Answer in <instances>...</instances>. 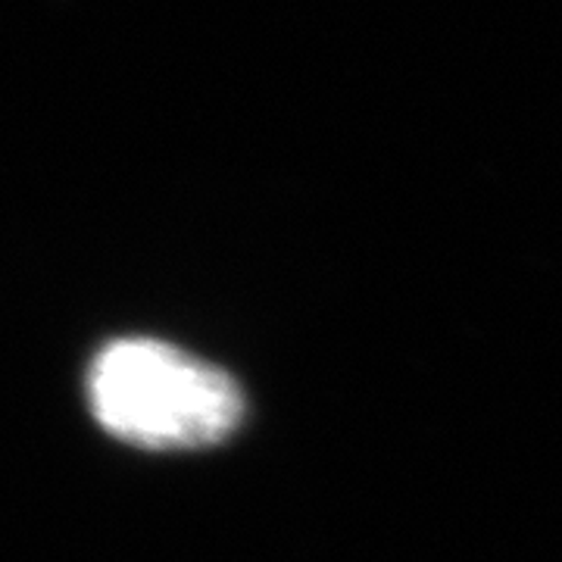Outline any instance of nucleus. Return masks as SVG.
Here are the masks:
<instances>
[{
    "label": "nucleus",
    "mask_w": 562,
    "mask_h": 562,
    "mask_svg": "<svg viewBox=\"0 0 562 562\" xmlns=\"http://www.w3.org/2000/svg\"><path fill=\"white\" fill-rule=\"evenodd\" d=\"M88 401L103 431L140 450L213 447L244 416L228 372L154 338L106 344L88 372Z\"/></svg>",
    "instance_id": "f257e3e1"
}]
</instances>
